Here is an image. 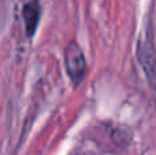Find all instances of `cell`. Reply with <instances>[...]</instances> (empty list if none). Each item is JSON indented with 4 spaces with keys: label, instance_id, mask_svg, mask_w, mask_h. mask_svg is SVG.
I'll return each mask as SVG.
<instances>
[{
    "label": "cell",
    "instance_id": "2",
    "mask_svg": "<svg viewBox=\"0 0 156 155\" xmlns=\"http://www.w3.org/2000/svg\"><path fill=\"white\" fill-rule=\"evenodd\" d=\"M40 18V8H38L37 3H29L25 5L23 8V19H25V26H26V32L29 36L34 33L36 27H37V22Z\"/></svg>",
    "mask_w": 156,
    "mask_h": 155
},
{
    "label": "cell",
    "instance_id": "1",
    "mask_svg": "<svg viewBox=\"0 0 156 155\" xmlns=\"http://www.w3.org/2000/svg\"><path fill=\"white\" fill-rule=\"evenodd\" d=\"M65 66L74 85H78L86 74V60L81 47L71 41L65 49Z\"/></svg>",
    "mask_w": 156,
    "mask_h": 155
}]
</instances>
